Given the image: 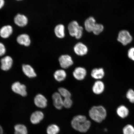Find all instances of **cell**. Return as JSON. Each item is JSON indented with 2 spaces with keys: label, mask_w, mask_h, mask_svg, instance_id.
<instances>
[{
  "label": "cell",
  "mask_w": 134,
  "mask_h": 134,
  "mask_svg": "<svg viewBox=\"0 0 134 134\" xmlns=\"http://www.w3.org/2000/svg\"><path fill=\"white\" fill-rule=\"evenodd\" d=\"M124 134H134V128L132 125H127L124 128Z\"/></svg>",
  "instance_id": "29"
},
{
  "label": "cell",
  "mask_w": 134,
  "mask_h": 134,
  "mask_svg": "<svg viewBox=\"0 0 134 134\" xmlns=\"http://www.w3.org/2000/svg\"><path fill=\"white\" fill-rule=\"evenodd\" d=\"M116 113L119 116L124 118L128 116L129 111L128 108L125 105H121L117 108Z\"/></svg>",
  "instance_id": "21"
},
{
  "label": "cell",
  "mask_w": 134,
  "mask_h": 134,
  "mask_svg": "<svg viewBox=\"0 0 134 134\" xmlns=\"http://www.w3.org/2000/svg\"><path fill=\"white\" fill-rule=\"evenodd\" d=\"M60 129L58 126L53 124L49 125L46 129L47 134H58L60 131Z\"/></svg>",
  "instance_id": "24"
},
{
  "label": "cell",
  "mask_w": 134,
  "mask_h": 134,
  "mask_svg": "<svg viewBox=\"0 0 134 134\" xmlns=\"http://www.w3.org/2000/svg\"><path fill=\"white\" fill-rule=\"evenodd\" d=\"M105 75L104 70L102 68H94L92 70L91 73L92 77L97 80L102 79Z\"/></svg>",
  "instance_id": "17"
},
{
  "label": "cell",
  "mask_w": 134,
  "mask_h": 134,
  "mask_svg": "<svg viewBox=\"0 0 134 134\" xmlns=\"http://www.w3.org/2000/svg\"><path fill=\"white\" fill-rule=\"evenodd\" d=\"M22 70L24 74L28 77L33 78L36 76V72L31 65L28 64L23 65Z\"/></svg>",
  "instance_id": "16"
},
{
  "label": "cell",
  "mask_w": 134,
  "mask_h": 134,
  "mask_svg": "<svg viewBox=\"0 0 134 134\" xmlns=\"http://www.w3.org/2000/svg\"><path fill=\"white\" fill-rule=\"evenodd\" d=\"M13 28L10 25L3 26L0 29V36L4 39L9 38L13 34Z\"/></svg>",
  "instance_id": "15"
},
{
  "label": "cell",
  "mask_w": 134,
  "mask_h": 134,
  "mask_svg": "<svg viewBox=\"0 0 134 134\" xmlns=\"http://www.w3.org/2000/svg\"><path fill=\"white\" fill-rule=\"evenodd\" d=\"M72 127L81 133H85L89 129L91 123L84 115H78L74 117L71 122Z\"/></svg>",
  "instance_id": "1"
},
{
  "label": "cell",
  "mask_w": 134,
  "mask_h": 134,
  "mask_svg": "<svg viewBox=\"0 0 134 134\" xmlns=\"http://www.w3.org/2000/svg\"><path fill=\"white\" fill-rule=\"evenodd\" d=\"M96 20L93 17H90L85 20V30L88 32H92L95 26Z\"/></svg>",
  "instance_id": "19"
},
{
  "label": "cell",
  "mask_w": 134,
  "mask_h": 134,
  "mask_svg": "<svg viewBox=\"0 0 134 134\" xmlns=\"http://www.w3.org/2000/svg\"><path fill=\"white\" fill-rule=\"evenodd\" d=\"M14 134H28L26 126L23 124H17L14 126Z\"/></svg>",
  "instance_id": "22"
},
{
  "label": "cell",
  "mask_w": 134,
  "mask_h": 134,
  "mask_svg": "<svg viewBox=\"0 0 134 134\" xmlns=\"http://www.w3.org/2000/svg\"><path fill=\"white\" fill-rule=\"evenodd\" d=\"M1 62V69L4 71H8L13 66V59L11 57L9 56H5L2 58Z\"/></svg>",
  "instance_id": "9"
},
{
  "label": "cell",
  "mask_w": 134,
  "mask_h": 134,
  "mask_svg": "<svg viewBox=\"0 0 134 134\" xmlns=\"http://www.w3.org/2000/svg\"><path fill=\"white\" fill-rule=\"evenodd\" d=\"M5 4V0H0V9L4 7Z\"/></svg>",
  "instance_id": "33"
},
{
  "label": "cell",
  "mask_w": 134,
  "mask_h": 134,
  "mask_svg": "<svg viewBox=\"0 0 134 134\" xmlns=\"http://www.w3.org/2000/svg\"><path fill=\"white\" fill-rule=\"evenodd\" d=\"M4 134V130L1 126L0 125V134Z\"/></svg>",
  "instance_id": "34"
},
{
  "label": "cell",
  "mask_w": 134,
  "mask_h": 134,
  "mask_svg": "<svg viewBox=\"0 0 134 134\" xmlns=\"http://www.w3.org/2000/svg\"><path fill=\"white\" fill-rule=\"evenodd\" d=\"M105 89V85L103 82L100 80H97L93 84L92 90L95 94L100 95L103 93Z\"/></svg>",
  "instance_id": "14"
},
{
  "label": "cell",
  "mask_w": 134,
  "mask_h": 134,
  "mask_svg": "<svg viewBox=\"0 0 134 134\" xmlns=\"http://www.w3.org/2000/svg\"><path fill=\"white\" fill-rule=\"evenodd\" d=\"M83 28L82 27L80 26V27L77 32L76 33L75 36V38L77 39H80L82 37L83 34Z\"/></svg>",
  "instance_id": "32"
},
{
  "label": "cell",
  "mask_w": 134,
  "mask_h": 134,
  "mask_svg": "<svg viewBox=\"0 0 134 134\" xmlns=\"http://www.w3.org/2000/svg\"><path fill=\"white\" fill-rule=\"evenodd\" d=\"M44 117V114L41 111H36L33 113L30 117L31 123L33 125H37L43 120Z\"/></svg>",
  "instance_id": "12"
},
{
  "label": "cell",
  "mask_w": 134,
  "mask_h": 134,
  "mask_svg": "<svg viewBox=\"0 0 134 134\" xmlns=\"http://www.w3.org/2000/svg\"><path fill=\"white\" fill-rule=\"evenodd\" d=\"M88 50L87 47L81 42L77 43L74 48L75 53L79 56H83L86 54Z\"/></svg>",
  "instance_id": "13"
},
{
  "label": "cell",
  "mask_w": 134,
  "mask_h": 134,
  "mask_svg": "<svg viewBox=\"0 0 134 134\" xmlns=\"http://www.w3.org/2000/svg\"><path fill=\"white\" fill-rule=\"evenodd\" d=\"M14 22L16 26L23 27L28 24V19L27 17L25 15L18 13L14 17Z\"/></svg>",
  "instance_id": "7"
},
{
  "label": "cell",
  "mask_w": 134,
  "mask_h": 134,
  "mask_svg": "<svg viewBox=\"0 0 134 134\" xmlns=\"http://www.w3.org/2000/svg\"><path fill=\"white\" fill-rule=\"evenodd\" d=\"M60 66L63 69H66L73 64L74 62L71 57L68 55H63L58 59Z\"/></svg>",
  "instance_id": "5"
},
{
  "label": "cell",
  "mask_w": 134,
  "mask_h": 134,
  "mask_svg": "<svg viewBox=\"0 0 134 134\" xmlns=\"http://www.w3.org/2000/svg\"><path fill=\"white\" fill-rule=\"evenodd\" d=\"M126 97L130 103H134V90L130 88L127 90L126 93Z\"/></svg>",
  "instance_id": "26"
},
{
  "label": "cell",
  "mask_w": 134,
  "mask_h": 134,
  "mask_svg": "<svg viewBox=\"0 0 134 134\" xmlns=\"http://www.w3.org/2000/svg\"><path fill=\"white\" fill-rule=\"evenodd\" d=\"M53 105L55 108L58 110H61L63 107V100L62 97L58 92H55L52 96Z\"/></svg>",
  "instance_id": "10"
},
{
  "label": "cell",
  "mask_w": 134,
  "mask_h": 134,
  "mask_svg": "<svg viewBox=\"0 0 134 134\" xmlns=\"http://www.w3.org/2000/svg\"><path fill=\"white\" fill-rule=\"evenodd\" d=\"M34 103L35 104L38 108H44L47 105L48 100L46 97L43 95L38 94L35 97Z\"/></svg>",
  "instance_id": "8"
},
{
  "label": "cell",
  "mask_w": 134,
  "mask_h": 134,
  "mask_svg": "<svg viewBox=\"0 0 134 134\" xmlns=\"http://www.w3.org/2000/svg\"><path fill=\"white\" fill-rule=\"evenodd\" d=\"M133 40V36L129 30L123 29L119 31L117 41L122 46L125 47L128 46L132 43Z\"/></svg>",
  "instance_id": "3"
},
{
  "label": "cell",
  "mask_w": 134,
  "mask_h": 134,
  "mask_svg": "<svg viewBox=\"0 0 134 134\" xmlns=\"http://www.w3.org/2000/svg\"><path fill=\"white\" fill-rule=\"evenodd\" d=\"M104 29L103 25L100 24H96L94 27L92 32L95 35H99L103 31Z\"/></svg>",
  "instance_id": "27"
},
{
  "label": "cell",
  "mask_w": 134,
  "mask_h": 134,
  "mask_svg": "<svg viewBox=\"0 0 134 134\" xmlns=\"http://www.w3.org/2000/svg\"><path fill=\"white\" fill-rule=\"evenodd\" d=\"M127 56L131 61L134 62V46L129 48L127 51Z\"/></svg>",
  "instance_id": "30"
},
{
  "label": "cell",
  "mask_w": 134,
  "mask_h": 134,
  "mask_svg": "<svg viewBox=\"0 0 134 134\" xmlns=\"http://www.w3.org/2000/svg\"><path fill=\"white\" fill-rule=\"evenodd\" d=\"M58 92L64 98L71 97V93L68 90L64 88L61 87L59 88Z\"/></svg>",
  "instance_id": "25"
},
{
  "label": "cell",
  "mask_w": 134,
  "mask_h": 134,
  "mask_svg": "<svg viewBox=\"0 0 134 134\" xmlns=\"http://www.w3.org/2000/svg\"><path fill=\"white\" fill-rule=\"evenodd\" d=\"M80 26L76 21L71 22L68 26V30L70 35L72 36L75 37L79 30Z\"/></svg>",
  "instance_id": "18"
},
{
  "label": "cell",
  "mask_w": 134,
  "mask_h": 134,
  "mask_svg": "<svg viewBox=\"0 0 134 134\" xmlns=\"http://www.w3.org/2000/svg\"><path fill=\"white\" fill-rule=\"evenodd\" d=\"M54 77L55 79L59 82L64 81L66 77L67 74L63 69H58L54 72Z\"/></svg>",
  "instance_id": "20"
},
{
  "label": "cell",
  "mask_w": 134,
  "mask_h": 134,
  "mask_svg": "<svg viewBox=\"0 0 134 134\" xmlns=\"http://www.w3.org/2000/svg\"><path fill=\"white\" fill-rule=\"evenodd\" d=\"M89 115L92 119L97 123H101L107 116L106 109L102 105L92 107L89 111Z\"/></svg>",
  "instance_id": "2"
},
{
  "label": "cell",
  "mask_w": 134,
  "mask_h": 134,
  "mask_svg": "<svg viewBox=\"0 0 134 134\" xmlns=\"http://www.w3.org/2000/svg\"><path fill=\"white\" fill-rule=\"evenodd\" d=\"M16 41L18 44L25 47L29 46L31 43L30 36L25 33L19 35L17 37Z\"/></svg>",
  "instance_id": "11"
},
{
  "label": "cell",
  "mask_w": 134,
  "mask_h": 134,
  "mask_svg": "<svg viewBox=\"0 0 134 134\" xmlns=\"http://www.w3.org/2000/svg\"><path fill=\"white\" fill-rule=\"evenodd\" d=\"M73 104V102L71 98H66L63 99V107L65 108L69 109L71 108Z\"/></svg>",
  "instance_id": "28"
},
{
  "label": "cell",
  "mask_w": 134,
  "mask_h": 134,
  "mask_svg": "<svg viewBox=\"0 0 134 134\" xmlns=\"http://www.w3.org/2000/svg\"><path fill=\"white\" fill-rule=\"evenodd\" d=\"M11 89L14 93L22 96H26L27 95L26 86L19 82H15L13 83L12 85Z\"/></svg>",
  "instance_id": "4"
},
{
  "label": "cell",
  "mask_w": 134,
  "mask_h": 134,
  "mask_svg": "<svg viewBox=\"0 0 134 134\" xmlns=\"http://www.w3.org/2000/svg\"><path fill=\"white\" fill-rule=\"evenodd\" d=\"M87 75L86 70L82 67H77L73 72L74 77L79 81H81L84 79Z\"/></svg>",
  "instance_id": "6"
},
{
  "label": "cell",
  "mask_w": 134,
  "mask_h": 134,
  "mask_svg": "<svg viewBox=\"0 0 134 134\" xmlns=\"http://www.w3.org/2000/svg\"><path fill=\"white\" fill-rule=\"evenodd\" d=\"M16 1H23V0H16Z\"/></svg>",
  "instance_id": "35"
},
{
  "label": "cell",
  "mask_w": 134,
  "mask_h": 134,
  "mask_svg": "<svg viewBox=\"0 0 134 134\" xmlns=\"http://www.w3.org/2000/svg\"><path fill=\"white\" fill-rule=\"evenodd\" d=\"M6 51V47L4 43L0 42V57L2 56L5 54Z\"/></svg>",
  "instance_id": "31"
},
{
  "label": "cell",
  "mask_w": 134,
  "mask_h": 134,
  "mask_svg": "<svg viewBox=\"0 0 134 134\" xmlns=\"http://www.w3.org/2000/svg\"><path fill=\"white\" fill-rule=\"evenodd\" d=\"M54 31L55 35L58 38H62L64 37L65 27L63 25H57L54 28Z\"/></svg>",
  "instance_id": "23"
}]
</instances>
